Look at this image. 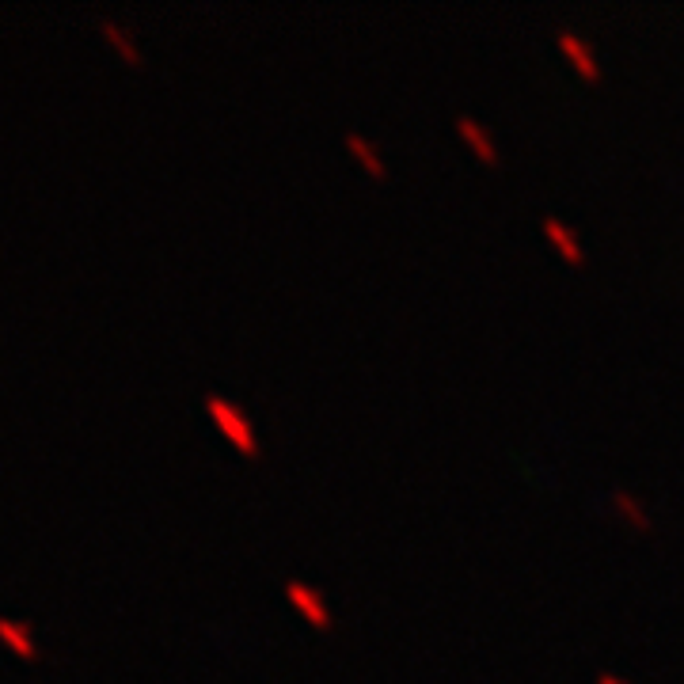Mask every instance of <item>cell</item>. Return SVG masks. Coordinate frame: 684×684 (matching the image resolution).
I'll return each instance as SVG.
<instances>
[{
    "label": "cell",
    "instance_id": "cell-1",
    "mask_svg": "<svg viewBox=\"0 0 684 684\" xmlns=\"http://www.w3.org/2000/svg\"><path fill=\"white\" fill-rule=\"evenodd\" d=\"M206 411L213 415V422L221 426V434L240 449V453L255 456L259 453V434H255V426H251V418L232 403V399L225 396H209L206 399Z\"/></svg>",
    "mask_w": 684,
    "mask_h": 684
},
{
    "label": "cell",
    "instance_id": "cell-2",
    "mask_svg": "<svg viewBox=\"0 0 684 684\" xmlns=\"http://www.w3.org/2000/svg\"><path fill=\"white\" fill-rule=\"evenodd\" d=\"M285 597H289V605H297L304 620H312L316 627H331V612H327V601H323L316 589H308L304 582H289L285 586Z\"/></svg>",
    "mask_w": 684,
    "mask_h": 684
},
{
    "label": "cell",
    "instance_id": "cell-3",
    "mask_svg": "<svg viewBox=\"0 0 684 684\" xmlns=\"http://www.w3.org/2000/svg\"><path fill=\"white\" fill-rule=\"evenodd\" d=\"M0 643L8 646V650H16L19 658H38L35 635H31V624H27V620L0 616Z\"/></svg>",
    "mask_w": 684,
    "mask_h": 684
},
{
    "label": "cell",
    "instance_id": "cell-4",
    "mask_svg": "<svg viewBox=\"0 0 684 684\" xmlns=\"http://www.w3.org/2000/svg\"><path fill=\"white\" fill-rule=\"evenodd\" d=\"M559 50L570 57V65H574L582 76H589V80H597V76H601V65H597L593 50H589L586 42L574 35V31H559Z\"/></svg>",
    "mask_w": 684,
    "mask_h": 684
},
{
    "label": "cell",
    "instance_id": "cell-5",
    "mask_svg": "<svg viewBox=\"0 0 684 684\" xmlns=\"http://www.w3.org/2000/svg\"><path fill=\"white\" fill-rule=\"evenodd\" d=\"M544 232H548V240H551V244H555V247H559L563 255H567L570 263H582V255H586V251H582V244H578V236H574V228H570V225H563L559 217H548V221H544Z\"/></svg>",
    "mask_w": 684,
    "mask_h": 684
},
{
    "label": "cell",
    "instance_id": "cell-6",
    "mask_svg": "<svg viewBox=\"0 0 684 684\" xmlns=\"http://www.w3.org/2000/svg\"><path fill=\"white\" fill-rule=\"evenodd\" d=\"M456 126H460V133H464V141L472 145L479 160H487V164H498V152H494V141H491V137H487L483 130H479V122H472V118H460Z\"/></svg>",
    "mask_w": 684,
    "mask_h": 684
},
{
    "label": "cell",
    "instance_id": "cell-7",
    "mask_svg": "<svg viewBox=\"0 0 684 684\" xmlns=\"http://www.w3.org/2000/svg\"><path fill=\"white\" fill-rule=\"evenodd\" d=\"M346 145L354 149V156H358L361 164L373 171V175H380V179L388 175V168H384V156H377V145H373V141H365L361 133H346Z\"/></svg>",
    "mask_w": 684,
    "mask_h": 684
},
{
    "label": "cell",
    "instance_id": "cell-8",
    "mask_svg": "<svg viewBox=\"0 0 684 684\" xmlns=\"http://www.w3.org/2000/svg\"><path fill=\"white\" fill-rule=\"evenodd\" d=\"M99 31H103V35L111 38L114 46H118V54L126 57L130 65H141V50L133 46V42H130V35H126V31H122V27L114 23V19H99Z\"/></svg>",
    "mask_w": 684,
    "mask_h": 684
},
{
    "label": "cell",
    "instance_id": "cell-9",
    "mask_svg": "<svg viewBox=\"0 0 684 684\" xmlns=\"http://www.w3.org/2000/svg\"><path fill=\"white\" fill-rule=\"evenodd\" d=\"M612 502H616V510H624V513H627V521H631L635 529H643V532L654 529V525H650V517H646V510L639 506V502H635V498H631V494H616Z\"/></svg>",
    "mask_w": 684,
    "mask_h": 684
},
{
    "label": "cell",
    "instance_id": "cell-10",
    "mask_svg": "<svg viewBox=\"0 0 684 684\" xmlns=\"http://www.w3.org/2000/svg\"><path fill=\"white\" fill-rule=\"evenodd\" d=\"M597 684H620V681H616V677H601Z\"/></svg>",
    "mask_w": 684,
    "mask_h": 684
}]
</instances>
